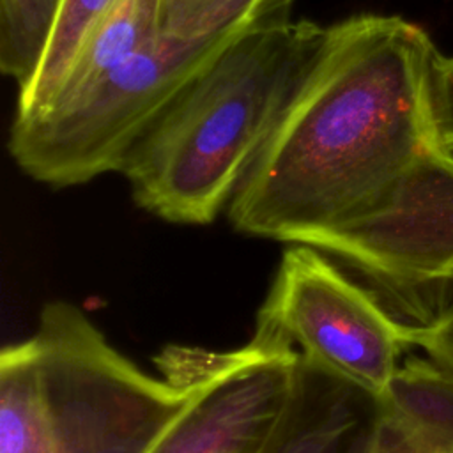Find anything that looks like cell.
I'll list each match as a JSON object with an SVG mask.
<instances>
[{"label": "cell", "instance_id": "obj_1", "mask_svg": "<svg viewBox=\"0 0 453 453\" xmlns=\"http://www.w3.org/2000/svg\"><path fill=\"white\" fill-rule=\"evenodd\" d=\"M437 53L426 32L400 16L327 25L228 203L232 226L297 244L382 207L439 147L428 110Z\"/></svg>", "mask_w": 453, "mask_h": 453}, {"label": "cell", "instance_id": "obj_2", "mask_svg": "<svg viewBox=\"0 0 453 453\" xmlns=\"http://www.w3.org/2000/svg\"><path fill=\"white\" fill-rule=\"evenodd\" d=\"M326 27L281 16L241 32L170 104L122 175L147 212L212 223L234 198L310 69Z\"/></svg>", "mask_w": 453, "mask_h": 453}, {"label": "cell", "instance_id": "obj_3", "mask_svg": "<svg viewBox=\"0 0 453 453\" xmlns=\"http://www.w3.org/2000/svg\"><path fill=\"white\" fill-rule=\"evenodd\" d=\"M46 416V453H150L188 405L203 349H166L156 377L74 304L48 303L30 336Z\"/></svg>", "mask_w": 453, "mask_h": 453}, {"label": "cell", "instance_id": "obj_4", "mask_svg": "<svg viewBox=\"0 0 453 453\" xmlns=\"http://www.w3.org/2000/svg\"><path fill=\"white\" fill-rule=\"evenodd\" d=\"M250 27L232 25L202 37L159 34L73 101L32 119H14L11 157L30 179L58 189L120 173L182 90Z\"/></svg>", "mask_w": 453, "mask_h": 453}, {"label": "cell", "instance_id": "obj_5", "mask_svg": "<svg viewBox=\"0 0 453 453\" xmlns=\"http://www.w3.org/2000/svg\"><path fill=\"white\" fill-rule=\"evenodd\" d=\"M251 340L294 350L373 400L384 395L407 347L368 290L308 244L285 250Z\"/></svg>", "mask_w": 453, "mask_h": 453}, {"label": "cell", "instance_id": "obj_6", "mask_svg": "<svg viewBox=\"0 0 453 453\" xmlns=\"http://www.w3.org/2000/svg\"><path fill=\"white\" fill-rule=\"evenodd\" d=\"M299 356L253 340L203 349L193 395L150 453H264L294 395Z\"/></svg>", "mask_w": 453, "mask_h": 453}, {"label": "cell", "instance_id": "obj_7", "mask_svg": "<svg viewBox=\"0 0 453 453\" xmlns=\"http://www.w3.org/2000/svg\"><path fill=\"white\" fill-rule=\"evenodd\" d=\"M377 400L299 356L288 409L264 453H365Z\"/></svg>", "mask_w": 453, "mask_h": 453}, {"label": "cell", "instance_id": "obj_8", "mask_svg": "<svg viewBox=\"0 0 453 453\" xmlns=\"http://www.w3.org/2000/svg\"><path fill=\"white\" fill-rule=\"evenodd\" d=\"M161 9L163 0H115L85 37L48 110L81 96L157 39Z\"/></svg>", "mask_w": 453, "mask_h": 453}, {"label": "cell", "instance_id": "obj_9", "mask_svg": "<svg viewBox=\"0 0 453 453\" xmlns=\"http://www.w3.org/2000/svg\"><path fill=\"white\" fill-rule=\"evenodd\" d=\"M377 405L434 453H453V373L435 361L398 365Z\"/></svg>", "mask_w": 453, "mask_h": 453}, {"label": "cell", "instance_id": "obj_10", "mask_svg": "<svg viewBox=\"0 0 453 453\" xmlns=\"http://www.w3.org/2000/svg\"><path fill=\"white\" fill-rule=\"evenodd\" d=\"M0 453H46V416L32 340L0 354Z\"/></svg>", "mask_w": 453, "mask_h": 453}, {"label": "cell", "instance_id": "obj_11", "mask_svg": "<svg viewBox=\"0 0 453 453\" xmlns=\"http://www.w3.org/2000/svg\"><path fill=\"white\" fill-rule=\"evenodd\" d=\"M115 0H58L55 23L41 62L18 92L14 119L44 113L88 32Z\"/></svg>", "mask_w": 453, "mask_h": 453}, {"label": "cell", "instance_id": "obj_12", "mask_svg": "<svg viewBox=\"0 0 453 453\" xmlns=\"http://www.w3.org/2000/svg\"><path fill=\"white\" fill-rule=\"evenodd\" d=\"M58 0H0V71L21 88L48 44Z\"/></svg>", "mask_w": 453, "mask_h": 453}, {"label": "cell", "instance_id": "obj_13", "mask_svg": "<svg viewBox=\"0 0 453 453\" xmlns=\"http://www.w3.org/2000/svg\"><path fill=\"white\" fill-rule=\"evenodd\" d=\"M292 0H163L159 34L202 37L232 25L288 16Z\"/></svg>", "mask_w": 453, "mask_h": 453}, {"label": "cell", "instance_id": "obj_14", "mask_svg": "<svg viewBox=\"0 0 453 453\" xmlns=\"http://www.w3.org/2000/svg\"><path fill=\"white\" fill-rule=\"evenodd\" d=\"M428 110L434 136L453 152V57L435 55L428 81Z\"/></svg>", "mask_w": 453, "mask_h": 453}, {"label": "cell", "instance_id": "obj_15", "mask_svg": "<svg viewBox=\"0 0 453 453\" xmlns=\"http://www.w3.org/2000/svg\"><path fill=\"white\" fill-rule=\"evenodd\" d=\"M365 453H434L377 405Z\"/></svg>", "mask_w": 453, "mask_h": 453}, {"label": "cell", "instance_id": "obj_16", "mask_svg": "<svg viewBox=\"0 0 453 453\" xmlns=\"http://www.w3.org/2000/svg\"><path fill=\"white\" fill-rule=\"evenodd\" d=\"M412 345L421 347L432 361L453 373V313L418 336Z\"/></svg>", "mask_w": 453, "mask_h": 453}]
</instances>
